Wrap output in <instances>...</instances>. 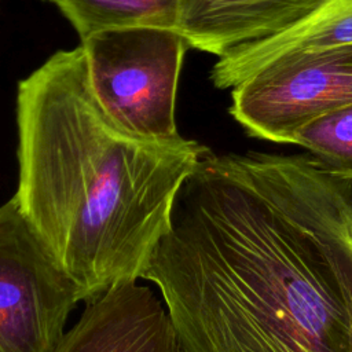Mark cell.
Wrapping results in <instances>:
<instances>
[{
    "instance_id": "cell-1",
    "label": "cell",
    "mask_w": 352,
    "mask_h": 352,
    "mask_svg": "<svg viewBox=\"0 0 352 352\" xmlns=\"http://www.w3.org/2000/svg\"><path fill=\"white\" fill-rule=\"evenodd\" d=\"M344 177L309 154L199 160L140 274L183 352H352L326 245Z\"/></svg>"
},
{
    "instance_id": "cell-2",
    "label": "cell",
    "mask_w": 352,
    "mask_h": 352,
    "mask_svg": "<svg viewBox=\"0 0 352 352\" xmlns=\"http://www.w3.org/2000/svg\"><path fill=\"white\" fill-rule=\"evenodd\" d=\"M16 128L14 199L85 302L140 279L179 187L210 153L126 135L96 100L80 45L19 81Z\"/></svg>"
},
{
    "instance_id": "cell-3",
    "label": "cell",
    "mask_w": 352,
    "mask_h": 352,
    "mask_svg": "<svg viewBox=\"0 0 352 352\" xmlns=\"http://www.w3.org/2000/svg\"><path fill=\"white\" fill-rule=\"evenodd\" d=\"M92 92L103 111L136 140L177 146L179 77L188 47L176 29L129 28L81 40Z\"/></svg>"
},
{
    "instance_id": "cell-4",
    "label": "cell",
    "mask_w": 352,
    "mask_h": 352,
    "mask_svg": "<svg viewBox=\"0 0 352 352\" xmlns=\"http://www.w3.org/2000/svg\"><path fill=\"white\" fill-rule=\"evenodd\" d=\"M78 301L12 197L0 206V352H54Z\"/></svg>"
},
{
    "instance_id": "cell-5",
    "label": "cell",
    "mask_w": 352,
    "mask_h": 352,
    "mask_svg": "<svg viewBox=\"0 0 352 352\" xmlns=\"http://www.w3.org/2000/svg\"><path fill=\"white\" fill-rule=\"evenodd\" d=\"M352 104V45L275 62L231 89L230 113L258 139L292 143L293 135Z\"/></svg>"
},
{
    "instance_id": "cell-6",
    "label": "cell",
    "mask_w": 352,
    "mask_h": 352,
    "mask_svg": "<svg viewBox=\"0 0 352 352\" xmlns=\"http://www.w3.org/2000/svg\"><path fill=\"white\" fill-rule=\"evenodd\" d=\"M54 352H183L166 305L138 279L113 283L87 301Z\"/></svg>"
},
{
    "instance_id": "cell-7",
    "label": "cell",
    "mask_w": 352,
    "mask_h": 352,
    "mask_svg": "<svg viewBox=\"0 0 352 352\" xmlns=\"http://www.w3.org/2000/svg\"><path fill=\"white\" fill-rule=\"evenodd\" d=\"M326 0H180L176 30L221 58L297 23Z\"/></svg>"
},
{
    "instance_id": "cell-8",
    "label": "cell",
    "mask_w": 352,
    "mask_h": 352,
    "mask_svg": "<svg viewBox=\"0 0 352 352\" xmlns=\"http://www.w3.org/2000/svg\"><path fill=\"white\" fill-rule=\"evenodd\" d=\"M346 45H352V0H326L287 29L219 58L210 80L216 88L232 89L275 62Z\"/></svg>"
},
{
    "instance_id": "cell-9",
    "label": "cell",
    "mask_w": 352,
    "mask_h": 352,
    "mask_svg": "<svg viewBox=\"0 0 352 352\" xmlns=\"http://www.w3.org/2000/svg\"><path fill=\"white\" fill-rule=\"evenodd\" d=\"M80 38L129 28L176 29L180 0H50Z\"/></svg>"
},
{
    "instance_id": "cell-10",
    "label": "cell",
    "mask_w": 352,
    "mask_h": 352,
    "mask_svg": "<svg viewBox=\"0 0 352 352\" xmlns=\"http://www.w3.org/2000/svg\"><path fill=\"white\" fill-rule=\"evenodd\" d=\"M292 144L304 147L330 170L352 176V104L304 125Z\"/></svg>"
}]
</instances>
